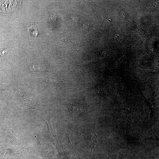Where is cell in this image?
Wrapping results in <instances>:
<instances>
[{
	"label": "cell",
	"instance_id": "3957f363",
	"mask_svg": "<svg viewBox=\"0 0 159 159\" xmlns=\"http://www.w3.org/2000/svg\"><path fill=\"white\" fill-rule=\"evenodd\" d=\"M67 45L70 46H79L82 45L81 41L77 39H68L63 41Z\"/></svg>",
	"mask_w": 159,
	"mask_h": 159
},
{
	"label": "cell",
	"instance_id": "7a4b0ae2",
	"mask_svg": "<svg viewBox=\"0 0 159 159\" xmlns=\"http://www.w3.org/2000/svg\"><path fill=\"white\" fill-rule=\"evenodd\" d=\"M68 108L71 116L78 118L86 114L87 107L84 102L71 101L69 102Z\"/></svg>",
	"mask_w": 159,
	"mask_h": 159
},
{
	"label": "cell",
	"instance_id": "277c9868",
	"mask_svg": "<svg viewBox=\"0 0 159 159\" xmlns=\"http://www.w3.org/2000/svg\"><path fill=\"white\" fill-rule=\"evenodd\" d=\"M71 19L73 21L74 23H77L79 20V16L77 14H72L71 16Z\"/></svg>",
	"mask_w": 159,
	"mask_h": 159
},
{
	"label": "cell",
	"instance_id": "5b68a950",
	"mask_svg": "<svg viewBox=\"0 0 159 159\" xmlns=\"http://www.w3.org/2000/svg\"><path fill=\"white\" fill-rule=\"evenodd\" d=\"M57 17L55 15H51L49 17V21L52 22L54 23L57 20Z\"/></svg>",
	"mask_w": 159,
	"mask_h": 159
},
{
	"label": "cell",
	"instance_id": "6da1fadb",
	"mask_svg": "<svg viewBox=\"0 0 159 159\" xmlns=\"http://www.w3.org/2000/svg\"><path fill=\"white\" fill-rule=\"evenodd\" d=\"M97 138L96 123L88 125L82 135V148L84 149L89 154H92V150L97 143Z\"/></svg>",
	"mask_w": 159,
	"mask_h": 159
},
{
	"label": "cell",
	"instance_id": "52a82bcc",
	"mask_svg": "<svg viewBox=\"0 0 159 159\" xmlns=\"http://www.w3.org/2000/svg\"><path fill=\"white\" fill-rule=\"evenodd\" d=\"M8 50H5L3 51L0 52V57L2 56V55H4V54H5V53L7 52V51Z\"/></svg>",
	"mask_w": 159,
	"mask_h": 159
},
{
	"label": "cell",
	"instance_id": "8992f818",
	"mask_svg": "<svg viewBox=\"0 0 159 159\" xmlns=\"http://www.w3.org/2000/svg\"><path fill=\"white\" fill-rule=\"evenodd\" d=\"M90 23L88 21H86L84 22L83 25V27L85 29H87L90 26Z\"/></svg>",
	"mask_w": 159,
	"mask_h": 159
}]
</instances>
